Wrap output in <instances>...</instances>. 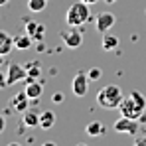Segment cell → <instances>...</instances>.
<instances>
[{
    "label": "cell",
    "mask_w": 146,
    "mask_h": 146,
    "mask_svg": "<svg viewBox=\"0 0 146 146\" xmlns=\"http://www.w3.org/2000/svg\"><path fill=\"white\" fill-rule=\"evenodd\" d=\"M122 117H128V119H138L144 115L146 111V97L140 93V91H130L128 97L122 99L121 107H119Z\"/></svg>",
    "instance_id": "obj_1"
},
{
    "label": "cell",
    "mask_w": 146,
    "mask_h": 146,
    "mask_svg": "<svg viewBox=\"0 0 146 146\" xmlns=\"http://www.w3.org/2000/svg\"><path fill=\"white\" fill-rule=\"evenodd\" d=\"M91 20V10H89V4L79 0L69 6V10L65 12V22L69 28H79V26L87 24Z\"/></svg>",
    "instance_id": "obj_2"
},
{
    "label": "cell",
    "mask_w": 146,
    "mask_h": 146,
    "mask_svg": "<svg viewBox=\"0 0 146 146\" xmlns=\"http://www.w3.org/2000/svg\"><path fill=\"white\" fill-rule=\"evenodd\" d=\"M122 91L119 85H105L101 91L97 93V103L103 109H119L122 103Z\"/></svg>",
    "instance_id": "obj_3"
},
{
    "label": "cell",
    "mask_w": 146,
    "mask_h": 146,
    "mask_svg": "<svg viewBox=\"0 0 146 146\" xmlns=\"http://www.w3.org/2000/svg\"><path fill=\"white\" fill-rule=\"evenodd\" d=\"M113 128L121 134H130V136H136L138 130H140V121L138 119H128V117H121L117 119Z\"/></svg>",
    "instance_id": "obj_4"
},
{
    "label": "cell",
    "mask_w": 146,
    "mask_h": 146,
    "mask_svg": "<svg viewBox=\"0 0 146 146\" xmlns=\"http://www.w3.org/2000/svg\"><path fill=\"white\" fill-rule=\"evenodd\" d=\"M89 75L85 71H79L75 77H73V81H71V89H73V93L77 95V97H85L87 93H89Z\"/></svg>",
    "instance_id": "obj_5"
},
{
    "label": "cell",
    "mask_w": 146,
    "mask_h": 146,
    "mask_svg": "<svg viewBox=\"0 0 146 146\" xmlns=\"http://www.w3.org/2000/svg\"><path fill=\"white\" fill-rule=\"evenodd\" d=\"M28 77V71H26V65H20V63H10L8 65V73H6V81H8V87L18 83V81H24Z\"/></svg>",
    "instance_id": "obj_6"
},
{
    "label": "cell",
    "mask_w": 146,
    "mask_h": 146,
    "mask_svg": "<svg viewBox=\"0 0 146 146\" xmlns=\"http://www.w3.org/2000/svg\"><path fill=\"white\" fill-rule=\"evenodd\" d=\"M117 22V18H115V14H111V12H101L97 16V20H95V26H97V32L101 34H105V32H109L113 26Z\"/></svg>",
    "instance_id": "obj_7"
},
{
    "label": "cell",
    "mask_w": 146,
    "mask_h": 146,
    "mask_svg": "<svg viewBox=\"0 0 146 146\" xmlns=\"http://www.w3.org/2000/svg\"><path fill=\"white\" fill-rule=\"evenodd\" d=\"M61 38H63V44H65L67 48H71V49L81 48V44H83V34H81L79 30H73V28L69 32H63Z\"/></svg>",
    "instance_id": "obj_8"
},
{
    "label": "cell",
    "mask_w": 146,
    "mask_h": 146,
    "mask_svg": "<svg viewBox=\"0 0 146 146\" xmlns=\"http://www.w3.org/2000/svg\"><path fill=\"white\" fill-rule=\"evenodd\" d=\"M26 95L30 97V101H38V99L42 97V93H44V85H42V81H38V79H34V81H28L26 83Z\"/></svg>",
    "instance_id": "obj_9"
},
{
    "label": "cell",
    "mask_w": 146,
    "mask_h": 146,
    "mask_svg": "<svg viewBox=\"0 0 146 146\" xmlns=\"http://www.w3.org/2000/svg\"><path fill=\"white\" fill-rule=\"evenodd\" d=\"M28 103H30V97L26 95V91H20L18 95H14V99H12V109L22 115L24 111H28Z\"/></svg>",
    "instance_id": "obj_10"
},
{
    "label": "cell",
    "mask_w": 146,
    "mask_h": 146,
    "mask_svg": "<svg viewBox=\"0 0 146 146\" xmlns=\"http://www.w3.org/2000/svg\"><path fill=\"white\" fill-rule=\"evenodd\" d=\"M12 48H14V38L10 34H6V32L0 30V55L6 57L12 51Z\"/></svg>",
    "instance_id": "obj_11"
},
{
    "label": "cell",
    "mask_w": 146,
    "mask_h": 146,
    "mask_svg": "<svg viewBox=\"0 0 146 146\" xmlns=\"http://www.w3.org/2000/svg\"><path fill=\"white\" fill-rule=\"evenodd\" d=\"M101 48H103V51H113V49H117L119 48V38L113 36V34H109V32H105V34H103V42H101Z\"/></svg>",
    "instance_id": "obj_12"
},
{
    "label": "cell",
    "mask_w": 146,
    "mask_h": 146,
    "mask_svg": "<svg viewBox=\"0 0 146 146\" xmlns=\"http://www.w3.org/2000/svg\"><path fill=\"white\" fill-rule=\"evenodd\" d=\"M32 36L30 34H22V36H16L14 38V48L16 49H20V51H26V49L32 46Z\"/></svg>",
    "instance_id": "obj_13"
},
{
    "label": "cell",
    "mask_w": 146,
    "mask_h": 146,
    "mask_svg": "<svg viewBox=\"0 0 146 146\" xmlns=\"http://www.w3.org/2000/svg\"><path fill=\"white\" fill-rule=\"evenodd\" d=\"M53 124H55V115H53L51 111H44V113H40V126H42L44 130H49Z\"/></svg>",
    "instance_id": "obj_14"
},
{
    "label": "cell",
    "mask_w": 146,
    "mask_h": 146,
    "mask_svg": "<svg viewBox=\"0 0 146 146\" xmlns=\"http://www.w3.org/2000/svg\"><path fill=\"white\" fill-rule=\"evenodd\" d=\"M22 121L26 126L34 128V126H40V115L38 113H32V111H24L22 113Z\"/></svg>",
    "instance_id": "obj_15"
},
{
    "label": "cell",
    "mask_w": 146,
    "mask_h": 146,
    "mask_svg": "<svg viewBox=\"0 0 146 146\" xmlns=\"http://www.w3.org/2000/svg\"><path fill=\"white\" fill-rule=\"evenodd\" d=\"M85 132H87L89 136H101V134L105 132V126H103V122L93 121V122H89V124L85 126Z\"/></svg>",
    "instance_id": "obj_16"
},
{
    "label": "cell",
    "mask_w": 146,
    "mask_h": 146,
    "mask_svg": "<svg viewBox=\"0 0 146 146\" xmlns=\"http://www.w3.org/2000/svg\"><path fill=\"white\" fill-rule=\"evenodd\" d=\"M26 71H28L30 77L38 79L40 73H42V65H40V61H30V63H26Z\"/></svg>",
    "instance_id": "obj_17"
},
{
    "label": "cell",
    "mask_w": 146,
    "mask_h": 146,
    "mask_svg": "<svg viewBox=\"0 0 146 146\" xmlns=\"http://www.w3.org/2000/svg\"><path fill=\"white\" fill-rule=\"evenodd\" d=\"M46 6H48V0H28L30 12H42L46 10Z\"/></svg>",
    "instance_id": "obj_18"
},
{
    "label": "cell",
    "mask_w": 146,
    "mask_h": 146,
    "mask_svg": "<svg viewBox=\"0 0 146 146\" xmlns=\"http://www.w3.org/2000/svg\"><path fill=\"white\" fill-rule=\"evenodd\" d=\"M87 75H89V79H91V81H97V79H101V75H103V73H101L99 67H91V69L87 71Z\"/></svg>",
    "instance_id": "obj_19"
},
{
    "label": "cell",
    "mask_w": 146,
    "mask_h": 146,
    "mask_svg": "<svg viewBox=\"0 0 146 146\" xmlns=\"http://www.w3.org/2000/svg\"><path fill=\"white\" fill-rule=\"evenodd\" d=\"M51 101L53 103H63V93H53L51 95Z\"/></svg>",
    "instance_id": "obj_20"
},
{
    "label": "cell",
    "mask_w": 146,
    "mask_h": 146,
    "mask_svg": "<svg viewBox=\"0 0 146 146\" xmlns=\"http://www.w3.org/2000/svg\"><path fill=\"white\" fill-rule=\"evenodd\" d=\"M134 144L136 146H146V136H136V138H134Z\"/></svg>",
    "instance_id": "obj_21"
},
{
    "label": "cell",
    "mask_w": 146,
    "mask_h": 146,
    "mask_svg": "<svg viewBox=\"0 0 146 146\" xmlns=\"http://www.w3.org/2000/svg\"><path fill=\"white\" fill-rule=\"evenodd\" d=\"M4 87H8V81H6V75L0 71V89H4Z\"/></svg>",
    "instance_id": "obj_22"
},
{
    "label": "cell",
    "mask_w": 146,
    "mask_h": 146,
    "mask_svg": "<svg viewBox=\"0 0 146 146\" xmlns=\"http://www.w3.org/2000/svg\"><path fill=\"white\" fill-rule=\"evenodd\" d=\"M4 128H6V119H4V115H0V134L4 132Z\"/></svg>",
    "instance_id": "obj_23"
},
{
    "label": "cell",
    "mask_w": 146,
    "mask_h": 146,
    "mask_svg": "<svg viewBox=\"0 0 146 146\" xmlns=\"http://www.w3.org/2000/svg\"><path fill=\"white\" fill-rule=\"evenodd\" d=\"M83 2H87V4H89V6H91V4H97L99 0H83Z\"/></svg>",
    "instance_id": "obj_24"
},
{
    "label": "cell",
    "mask_w": 146,
    "mask_h": 146,
    "mask_svg": "<svg viewBox=\"0 0 146 146\" xmlns=\"http://www.w3.org/2000/svg\"><path fill=\"white\" fill-rule=\"evenodd\" d=\"M8 2H10V0H0V6H6Z\"/></svg>",
    "instance_id": "obj_25"
},
{
    "label": "cell",
    "mask_w": 146,
    "mask_h": 146,
    "mask_svg": "<svg viewBox=\"0 0 146 146\" xmlns=\"http://www.w3.org/2000/svg\"><path fill=\"white\" fill-rule=\"evenodd\" d=\"M103 2H105V4H115L117 0H103Z\"/></svg>",
    "instance_id": "obj_26"
}]
</instances>
